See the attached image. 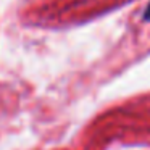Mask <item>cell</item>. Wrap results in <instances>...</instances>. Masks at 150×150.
Listing matches in <instances>:
<instances>
[{"instance_id": "1", "label": "cell", "mask_w": 150, "mask_h": 150, "mask_svg": "<svg viewBox=\"0 0 150 150\" xmlns=\"http://www.w3.org/2000/svg\"><path fill=\"white\" fill-rule=\"evenodd\" d=\"M144 20H145V21H150V2H149V5H147L145 11H144Z\"/></svg>"}]
</instances>
